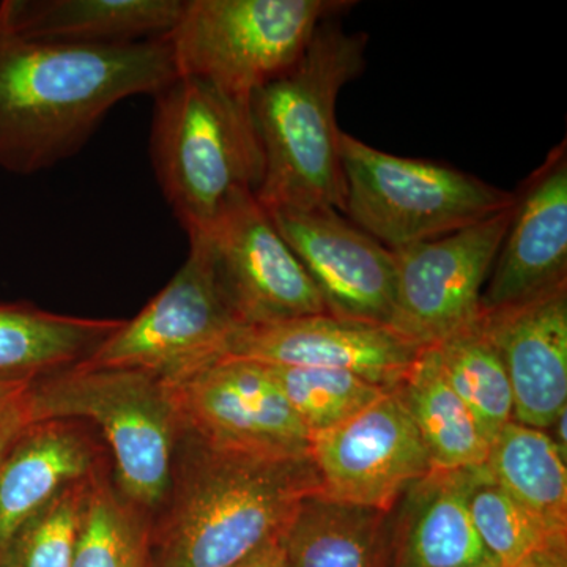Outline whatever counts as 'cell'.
Masks as SVG:
<instances>
[{"instance_id":"6da1fadb","label":"cell","mask_w":567,"mask_h":567,"mask_svg":"<svg viewBox=\"0 0 567 567\" xmlns=\"http://www.w3.org/2000/svg\"><path fill=\"white\" fill-rule=\"evenodd\" d=\"M175 76L167 39L78 47L0 24V169L32 175L58 166L118 103L153 96Z\"/></svg>"},{"instance_id":"7a4b0ae2","label":"cell","mask_w":567,"mask_h":567,"mask_svg":"<svg viewBox=\"0 0 567 567\" xmlns=\"http://www.w3.org/2000/svg\"><path fill=\"white\" fill-rule=\"evenodd\" d=\"M317 492L309 456L249 453L181 432L169 491L151 528L152 567H237L282 536Z\"/></svg>"},{"instance_id":"3957f363","label":"cell","mask_w":567,"mask_h":567,"mask_svg":"<svg viewBox=\"0 0 567 567\" xmlns=\"http://www.w3.org/2000/svg\"><path fill=\"white\" fill-rule=\"evenodd\" d=\"M368 35L349 33L338 18L317 29L292 69L251 96L254 126L264 155L256 197L267 210L333 208L344 212L339 93L365 66Z\"/></svg>"},{"instance_id":"277c9868","label":"cell","mask_w":567,"mask_h":567,"mask_svg":"<svg viewBox=\"0 0 567 567\" xmlns=\"http://www.w3.org/2000/svg\"><path fill=\"white\" fill-rule=\"evenodd\" d=\"M152 99L156 181L189 240L203 238L262 183L251 107L189 76H175Z\"/></svg>"},{"instance_id":"5b68a950","label":"cell","mask_w":567,"mask_h":567,"mask_svg":"<svg viewBox=\"0 0 567 567\" xmlns=\"http://www.w3.org/2000/svg\"><path fill=\"white\" fill-rule=\"evenodd\" d=\"M32 417L33 424L74 420L99 425L114 456L123 498L142 514L163 506L181 429L159 377L74 364L33 380Z\"/></svg>"},{"instance_id":"8992f818","label":"cell","mask_w":567,"mask_h":567,"mask_svg":"<svg viewBox=\"0 0 567 567\" xmlns=\"http://www.w3.org/2000/svg\"><path fill=\"white\" fill-rule=\"evenodd\" d=\"M349 0H185L166 37L177 76L196 78L241 100L303 58L320 24Z\"/></svg>"},{"instance_id":"52a82bcc","label":"cell","mask_w":567,"mask_h":567,"mask_svg":"<svg viewBox=\"0 0 567 567\" xmlns=\"http://www.w3.org/2000/svg\"><path fill=\"white\" fill-rule=\"evenodd\" d=\"M344 213L390 251L435 240L506 210L514 194L446 163L405 158L341 133Z\"/></svg>"},{"instance_id":"ba28073f","label":"cell","mask_w":567,"mask_h":567,"mask_svg":"<svg viewBox=\"0 0 567 567\" xmlns=\"http://www.w3.org/2000/svg\"><path fill=\"white\" fill-rule=\"evenodd\" d=\"M240 330L216 284L207 249L189 241L188 259L162 292L78 364L181 379L223 360Z\"/></svg>"},{"instance_id":"9c48e42d","label":"cell","mask_w":567,"mask_h":567,"mask_svg":"<svg viewBox=\"0 0 567 567\" xmlns=\"http://www.w3.org/2000/svg\"><path fill=\"white\" fill-rule=\"evenodd\" d=\"M511 205L457 233L393 251L395 297L388 327L417 349L481 319V297L511 219Z\"/></svg>"},{"instance_id":"30bf717a","label":"cell","mask_w":567,"mask_h":567,"mask_svg":"<svg viewBox=\"0 0 567 567\" xmlns=\"http://www.w3.org/2000/svg\"><path fill=\"white\" fill-rule=\"evenodd\" d=\"M309 457L320 494L346 505L390 513L434 472L416 424L398 391L330 431L311 436Z\"/></svg>"},{"instance_id":"8fae6325","label":"cell","mask_w":567,"mask_h":567,"mask_svg":"<svg viewBox=\"0 0 567 567\" xmlns=\"http://www.w3.org/2000/svg\"><path fill=\"white\" fill-rule=\"evenodd\" d=\"M207 249L224 300L241 328L328 315L315 282L256 196L235 203L210 233Z\"/></svg>"},{"instance_id":"7c38bea8","label":"cell","mask_w":567,"mask_h":567,"mask_svg":"<svg viewBox=\"0 0 567 567\" xmlns=\"http://www.w3.org/2000/svg\"><path fill=\"white\" fill-rule=\"evenodd\" d=\"M163 382L181 432L249 453L309 456L311 436L264 364L224 358Z\"/></svg>"},{"instance_id":"4fadbf2b","label":"cell","mask_w":567,"mask_h":567,"mask_svg":"<svg viewBox=\"0 0 567 567\" xmlns=\"http://www.w3.org/2000/svg\"><path fill=\"white\" fill-rule=\"evenodd\" d=\"M267 212L315 282L328 315L390 324L395 297L393 251L333 208Z\"/></svg>"},{"instance_id":"5bb4252c","label":"cell","mask_w":567,"mask_h":567,"mask_svg":"<svg viewBox=\"0 0 567 567\" xmlns=\"http://www.w3.org/2000/svg\"><path fill=\"white\" fill-rule=\"evenodd\" d=\"M514 194L481 311L511 308L567 286V144L551 148Z\"/></svg>"},{"instance_id":"9a60e30c","label":"cell","mask_w":567,"mask_h":567,"mask_svg":"<svg viewBox=\"0 0 567 567\" xmlns=\"http://www.w3.org/2000/svg\"><path fill=\"white\" fill-rule=\"evenodd\" d=\"M420 350L386 324L317 315L241 328L224 358L271 365L336 369L393 391L405 379Z\"/></svg>"},{"instance_id":"2e32d148","label":"cell","mask_w":567,"mask_h":567,"mask_svg":"<svg viewBox=\"0 0 567 567\" xmlns=\"http://www.w3.org/2000/svg\"><path fill=\"white\" fill-rule=\"evenodd\" d=\"M481 327L505 365L514 423L547 431L567 409V286L483 312Z\"/></svg>"},{"instance_id":"e0dca14e","label":"cell","mask_w":567,"mask_h":567,"mask_svg":"<svg viewBox=\"0 0 567 567\" xmlns=\"http://www.w3.org/2000/svg\"><path fill=\"white\" fill-rule=\"evenodd\" d=\"M80 424H32L0 458V551L63 488L102 470L99 446Z\"/></svg>"},{"instance_id":"ac0fdd59","label":"cell","mask_w":567,"mask_h":567,"mask_svg":"<svg viewBox=\"0 0 567 567\" xmlns=\"http://www.w3.org/2000/svg\"><path fill=\"white\" fill-rule=\"evenodd\" d=\"M185 0H3L0 24L25 39L121 47L166 39Z\"/></svg>"},{"instance_id":"d6986e66","label":"cell","mask_w":567,"mask_h":567,"mask_svg":"<svg viewBox=\"0 0 567 567\" xmlns=\"http://www.w3.org/2000/svg\"><path fill=\"white\" fill-rule=\"evenodd\" d=\"M484 477L486 466L434 470L410 488L399 567H470L492 559L470 514V495Z\"/></svg>"},{"instance_id":"ffe728a7","label":"cell","mask_w":567,"mask_h":567,"mask_svg":"<svg viewBox=\"0 0 567 567\" xmlns=\"http://www.w3.org/2000/svg\"><path fill=\"white\" fill-rule=\"evenodd\" d=\"M123 323L0 305V377L40 379L81 363Z\"/></svg>"},{"instance_id":"44dd1931","label":"cell","mask_w":567,"mask_h":567,"mask_svg":"<svg viewBox=\"0 0 567 567\" xmlns=\"http://www.w3.org/2000/svg\"><path fill=\"white\" fill-rule=\"evenodd\" d=\"M388 514L306 496L284 533L290 566L385 567Z\"/></svg>"},{"instance_id":"7402d4cb","label":"cell","mask_w":567,"mask_h":567,"mask_svg":"<svg viewBox=\"0 0 567 567\" xmlns=\"http://www.w3.org/2000/svg\"><path fill=\"white\" fill-rule=\"evenodd\" d=\"M395 391L420 431L434 470L454 472L486 465L491 442L446 382L432 347L417 352Z\"/></svg>"},{"instance_id":"603a6c76","label":"cell","mask_w":567,"mask_h":567,"mask_svg":"<svg viewBox=\"0 0 567 567\" xmlns=\"http://www.w3.org/2000/svg\"><path fill=\"white\" fill-rule=\"evenodd\" d=\"M484 466L514 502L555 535L567 536L566 457L547 431L511 421L492 442Z\"/></svg>"},{"instance_id":"cb8c5ba5","label":"cell","mask_w":567,"mask_h":567,"mask_svg":"<svg viewBox=\"0 0 567 567\" xmlns=\"http://www.w3.org/2000/svg\"><path fill=\"white\" fill-rule=\"evenodd\" d=\"M432 349L446 382L468 406L492 445L513 421L514 399L505 365L484 333L481 319Z\"/></svg>"},{"instance_id":"d4e9b609","label":"cell","mask_w":567,"mask_h":567,"mask_svg":"<svg viewBox=\"0 0 567 567\" xmlns=\"http://www.w3.org/2000/svg\"><path fill=\"white\" fill-rule=\"evenodd\" d=\"M71 567H152L151 527L100 470L92 477Z\"/></svg>"},{"instance_id":"484cf974","label":"cell","mask_w":567,"mask_h":567,"mask_svg":"<svg viewBox=\"0 0 567 567\" xmlns=\"http://www.w3.org/2000/svg\"><path fill=\"white\" fill-rule=\"evenodd\" d=\"M470 514L481 543L499 567H544L566 559V537L527 513L488 473L470 495Z\"/></svg>"},{"instance_id":"4316f807","label":"cell","mask_w":567,"mask_h":567,"mask_svg":"<svg viewBox=\"0 0 567 567\" xmlns=\"http://www.w3.org/2000/svg\"><path fill=\"white\" fill-rule=\"evenodd\" d=\"M309 436L346 423L386 393L383 388L336 369L264 364Z\"/></svg>"},{"instance_id":"83f0119b","label":"cell","mask_w":567,"mask_h":567,"mask_svg":"<svg viewBox=\"0 0 567 567\" xmlns=\"http://www.w3.org/2000/svg\"><path fill=\"white\" fill-rule=\"evenodd\" d=\"M93 476L63 488L50 505L25 522L0 551V567L73 566L82 509Z\"/></svg>"},{"instance_id":"f1b7e54d","label":"cell","mask_w":567,"mask_h":567,"mask_svg":"<svg viewBox=\"0 0 567 567\" xmlns=\"http://www.w3.org/2000/svg\"><path fill=\"white\" fill-rule=\"evenodd\" d=\"M33 380L0 377V458L33 424Z\"/></svg>"},{"instance_id":"f546056e","label":"cell","mask_w":567,"mask_h":567,"mask_svg":"<svg viewBox=\"0 0 567 567\" xmlns=\"http://www.w3.org/2000/svg\"><path fill=\"white\" fill-rule=\"evenodd\" d=\"M286 533V532H284ZM237 567H292L290 566L289 555H287L284 535L276 537L271 543L265 544L262 548L246 558Z\"/></svg>"},{"instance_id":"4dcf8cb0","label":"cell","mask_w":567,"mask_h":567,"mask_svg":"<svg viewBox=\"0 0 567 567\" xmlns=\"http://www.w3.org/2000/svg\"><path fill=\"white\" fill-rule=\"evenodd\" d=\"M567 409L563 410L559 413L555 423L551 424V429H554V434H551V440H554L555 445L558 446V450L561 451L563 456L567 458Z\"/></svg>"},{"instance_id":"1f68e13d","label":"cell","mask_w":567,"mask_h":567,"mask_svg":"<svg viewBox=\"0 0 567 567\" xmlns=\"http://www.w3.org/2000/svg\"><path fill=\"white\" fill-rule=\"evenodd\" d=\"M544 567H566V559H557V561L547 563Z\"/></svg>"},{"instance_id":"d6a6232c","label":"cell","mask_w":567,"mask_h":567,"mask_svg":"<svg viewBox=\"0 0 567 567\" xmlns=\"http://www.w3.org/2000/svg\"><path fill=\"white\" fill-rule=\"evenodd\" d=\"M470 567H499V566L496 565L494 559H488V561L481 563V565L470 566Z\"/></svg>"}]
</instances>
